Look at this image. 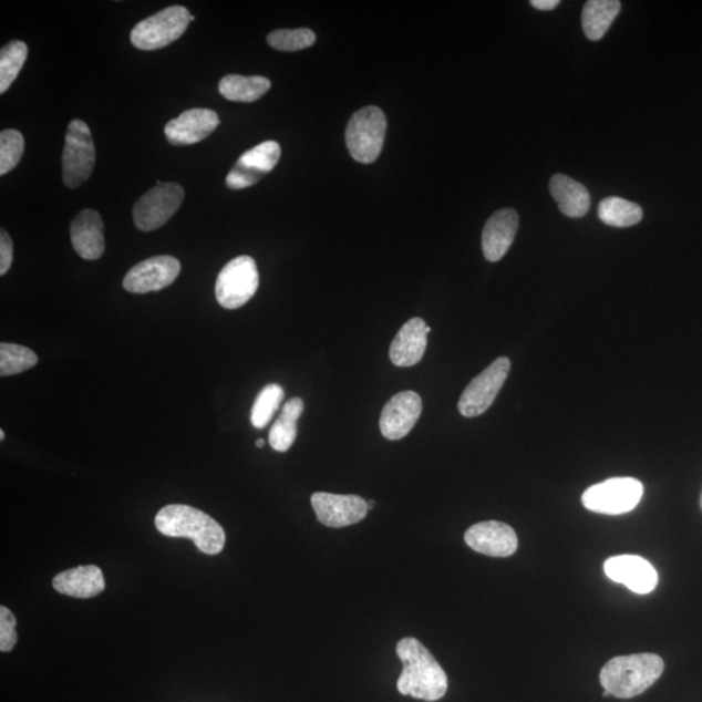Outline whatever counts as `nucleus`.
<instances>
[{
	"label": "nucleus",
	"instance_id": "1",
	"mask_svg": "<svg viewBox=\"0 0 702 702\" xmlns=\"http://www.w3.org/2000/svg\"><path fill=\"white\" fill-rule=\"evenodd\" d=\"M395 652L403 664L398 682L399 692L403 696L430 702L445 696L447 691L445 671L420 640L402 639Z\"/></svg>",
	"mask_w": 702,
	"mask_h": 702
},
{
	"label": "nucleus",
	"instance_id": "2",
	"mask_svg": "<svg viewBox=\"0 0 702 702\" xmlns=\"http://www.w3.org/2000/svg\"><path fill=\"white\" fill-rule=\"evenodd\" d=\"M155 526L168 537L189 539L205 555L215 556L226 545L224 528L210 515L186 505H168L156 514Z\"/></svg>",
	"mask_w": 702,
	"mask_h": 702
},
{
	"label": "nucleus",
	"instance_id": "3",
	"mask_svg": "<svg viewBox=\"0 0 702 702\" xmlns=\"http://www.w3.org/2000/svg\"><path fill=\"white\" fill-rule=\"evenodd\" d=\"M663 670V660L653 653L619 655L605 664L600 682L610 696L632 699L651 689Z\"/></svg>",
	"mask_w": 702,
	"mask_h": 702
},
{
	"label": "nucleus",
	"instance_id": "4",
	"mask_svg": "<svg viewBox=\"0 0 702 702\" xmlns=\"http://www.w3.org/2000/svg\"><path fill=\"white\" fill-rule=\"evenodd\" d=\"M196 18L183 6H172L138 22L131 33V42L138 50L153 51L177 41Z\"/></svg>",
	"mask_w": 702,
	"mask_h": 702
},
{
	"label": "nucleus",
	"instance_id": "5",
	"mask_svg": "<svg viewBox=\"0 0 702 702\" xmlns=\"http://www.w3.org/2000/svg\"><path fill=\"white\" fill-rule=\"evenodd\" d=\"M386 117L375 106L364 107L351 116L347 128L349 153L357 162L370 164L383 151Z\"/></svg>",
	"mask_w": 702,
	"mask_h": 702
},
{
	"label": "nucleus",
	"instance_id": "6",
	"mask_svg": "<svg viewBox=\"0 0 702 702\" xmlns=\"http://www.w3.org/2000/svg\"><path fill=\"white\" fill-rule=\"evenodd\" d=\"M259 273L256 260L248 256L237 257L224 266L215 283L216 300L221 308L237 310L256 296Z\"/></svg>",
	"mask_w": 702,
	"mask_h": 702
},
{
	"label": "nucleus",
	"instance_id": "7",
	"mask_svg": "<svg viewBox=\"0 0 702 702\" xmlns=\"http://www.w3.org/2000/svg\"><path fill=\"white\" fill-rule=\"evenodd\" d=\"M642 495L644 487L633 477H612L589 487L582 495L581 503L593 513L621 515L632 512L641 502Z\"/></svg>",
	"mask_w": 702,
	"mask_h": 702
},
{
	"label": "nucleus",
	"instance_id": "8",
	"mask_svg": "<svg viewBox=\"0 0 702 702\" xmlns=\"http://www.w3.org/2000/svg\"><path fill=\"white\" fill-rule=\"evenodd\" d=\"M95 164V146L89 126L76 118L66 130L63 152V182L76 189L89 180Z\"/></svg>",
	"mask_w": 702,
	"mask_h": 702
},
{
	"label": "nucleus",
	"instance_id": "9",
	"mask_svg": "<svg viewBox=\"0 0 702 702\" xmlns=\"http://www.w3.org/2000/svg\"><path fill=\"white\" fill-rule=\"evenodd\" d=\"M184 189L175 183L158 182L133 208V220L142 231H152L166 224L180 208Z\"/></svg>",
	"mask_w": 702,
	"mask_h": 702
},
{
	"label": "nucleus",
	"instance_id": "10",
	"mask_svg": "<svg viewBox=\"0 0 702 702\" xmlns=\"http://www.w3.org/2000/svg\"><path fill=\"white\" fill-rule=\"evenodd\" d=\"M510 368L509 358L502 357L476 376L461 395L460 413L466 417H475L487 412L503 390Z\"/></svg>",
	"mask_w": 702,
	"mask_h": 702
},
{
	"label": "nucleus",
	"instance_id": "11",
	"mask_svg": "<svg viewBox=\"0 0 702 702\" xmlns=\"http://www.w3.org/2000/svg\"><path fill=\"white\" fill-rule=\"evenodd\" d=\"M281 148L278 142L266 141L246 152L227 176V186L231 190L250 188L278 166Z\"/></svg>",
	"mask_w": 702,
	"mask_h": 702
},
{
	"label": "nucleus",
	"instance_id": "12",
	"mask_svg": "<svg viewBox=\"0 0 702 702\" xmlns=\"http://www.w3.org/2000/svg\"><path fill=\"white\" fill-rule=\"evenodd\" d=\"M311 505L321 525L331 528L357 525L369 513L368 502L354 495L317 492L311 496Z\"/></svg>",
	"mask_w": 702,
	"mask_h": 702
},
{
	"label": "nucleus",
	"instance_id": "13",
	"mask_svg": "<svg viewBox=\"0 0 702 702\" xmlns=\"http://www.w3.org/2000/svg\"><path fill=\"white\" fill-rule=\"evenodd\" d=\"M182 265L174 257L158 256L148 258L134 266L126 273L123 287L131 293L145 295L171 286L180 275Z\"/></svg>",
	"mask_w": 702,
	"mask_h": 702
},
{
	"label": "nucleus",
	"instance_id": "14",
	"mask_svg": "<svg viewBox=\"0 0 702 702\" xmlns=\"http://www.w3.org/2000/svg\"><path fill=\"white\" fill-rule=\"evenodd\" d=\"M423 412L421 395L413 391L400 392L385 403L380 415V431L392 442L409 435Z\"/></svg>",
	"mask_w": 702,
	"mask_h": 702
},
{
	"label": "nucleus",
	"instance_id": "15",
	"mask_svg": "<svg viewBox=\"0 0 702 702\" xmlns=\"http://www.w3.org/2000/svg\"><path fill=\"white\" fill-rule=\"evenodd\" d=\"M469 548L489 557L506 558L518 549V536L506 523L488 520L469 527L465 534Z\"/></svg>",
	"mask_w": 702,
	"mask_h": 702
},
{
	"label": "nucleus",
	"instance_id": "16",
	"mask_svg": "<svg viewBox=\"0 0 702 702\" xmlns=\"http://www.w3.org/2000/svg\"><path fill=\"white\" fill-rule=\"evenodd\" d=\"M603 571L610 580L621 582L638 595L651 593L659 585L654 567L639 556L611 557L603 564Z\"/></svg>",
	"mask_w": 702,
	"mask_h": 702
},
{
	"label": "nucleus",
	"instance_id": "17",
	"mask_svg": "<svg viewBox=\"0 0 702 702\" xmlns=\"http://www.w3.org/2000/svg\"><path fill=\"white\" fill-rule=\"evenodd\" d=\"M219 124V116L213 110L193 109L171 121L164 133L171 145L186 146L204 141Z\"/></svg>",
	"mask_w": 702,
	"mask_h": 702
},
{
	"label": "nucleus",
	"instance_id": "18",
	"mask_svg": "<svg viewBox=\"0 0 702 702\" xmlns=\"http://www.w3.org/2000/svg\"><path fill=\"white\" fill-rule=\"evenodd\" d=\"M519 228V216L513 208L493 214L485 224L482 246L485 259L498 261L505 257Z\"/></svg>",
	"mask_w": 702,
	"mask_h": 702
},
{
	"label": "nucleus",
	"instance_id": "19",
	"mask_svg": "<svg viewBox=\"0 0 702 702\" xmlns=\"http://www.w3.org/2000/svg\"><path fill=\"white\" fill-rule=\"evenodd\" d=\"M431 328L421 318L403 326L391 343V361L398 368H413L423 360Z\"/></svg>",
	"mask_w": 702,
	"mask_h": 702
},
{
	"label": "nucleus",
	"instance_id": "20",
	"mask_svg": "<svg viewBox=\"0 0 702 702\" xmlns=\"http://www.w3.org/2000/svg\"><path fill=\"white\" fill-rule=\"evenodd\" d=\"M71 241L82 259H100L106 246L101 215L95 210L81 211L71 224Z\"/></svg>",
	"mask_w": 702,
	"mask_h": 702
},
{
	"label": "nucleus",
	"instance_id": "21",
	"mask_svg": "<svg viewBox=\"0 0 702 702\" xmlns=\"http://www.w3.org/2000/svg\"><path fill=\"white\" fill-rule=\"evenodd\" d=\"M52 586L61 595L74 599H92L104 591L106 581L99 566L86 565L58 574Z\"/></svg>",
	"mask_w": 702,
	"mask_h": 702
},
{
	"label": "nucleus",
	"instance_id": "22",
	"mask_svg": "<svg viewBox=\"0 0 702 702\" xmlns=\"http://www.w3.org/2000/svg\"><path fill=\"white\" fill-rule=\"evenodd\" d=\"M549 189L556 199L559 211L570 218H582L591 206V197L585 185L565 175L551 177Z\"/></svg>",
	"mask_w": 702,
	"mask_h": 702
},
{
	"label": "nucleus",
	"instance_id": "23",
	"mask_svg": "<svg viewBox=\"0 0 702 702\" xmlns=\"http://www.w3.org/2000/svg\"><path fill=\"white\" fill-rule=\"evenodd\" d=\"M618 0H589L582 9V29L588 40L600 41L621 12Z\"/></svg>",
	"mask_w": 702,
	"mask_h": 702
},
{
	"label": "nucleus",
	"instance_id": "24",
	"mask_svg": "<svg viewBox=\"0 0 702 702\" xmlns=\"http://www.w3.org/2000/svg\"><path fill=\"white\" fill-rule=\"evenodd\" d=\"M302 399H291L282 407V412L276 420L268 436V442L276 452L286 453L295 444L297 438V422L303 413Z\"/></svg>",
	"mask_w": 702,
	"mask_h": 702
},
{
	"label": "nucleus",
	"instance_id": "25",
	"mask_svg": "<svg viewBox=\"0 0 702 702\" xmlns=\"http://www.w3.org/2000/svg\"><path fill=\"white\" fill-rule=\"evenodd\" d=\"M271 89V81L261 76L228 74L219 82V92L231 102L251 103L261 99Z\"/></svg>",
	"mask_w": 702,
	"mask_h": 702
},
{
	"label": "nucleus",
	"instance_id": "26",
	"mask_svg": "<svg viewBox=\"0 0 702 702\" xmlns=\"http://www.w3.org/2000/svg\"><path fill=\"white\" fill-rule=\"evenodd\" d=\"M642 208L633 202L619 198H605L599 206V218L610 227L627 228L637 226L642 219Z\"/></svg>",
	"mask_w": 702,
	"mask_h": 702
},
{
	"label": "nucleus",
	"instance_id": "27",
	"mask_svg": "<svg viewBox=\"0 0 702 702\" xmlns=\"http://www.w3.org/2000/svg\"><path fill=\"white\" fill-rule=\"evenodd\" d=\"M28 58L27 43L12 41L0 52V93L9 91Z\"/></svg>",
	"mask_w": 702,
	"mask_h": 702
},
{
	"label": "nucleus",
	"instance_id": "28",
	"mask_svg": "<svg viewBox=\"0 0 702 702\" xmlns=\"http://www.w3.org/2000/svg\"><path fill=\"white\" fill-rule=\"evenodd\" d=\"M37 363H39V357L29 348L7 342L0 345V375L3 378L18 375L34 368Z\"/></svg>",
	"mask_w": 702,
	"mask_h": 702
},
{
	"label": "nucleus",
	"instance_id": "29",
	"mask_svg": "<svg viewBox=\"0 0 702 702\" xmlns=\"http://www.w3.org/2000/svg\"><path fill=\"white\" fill-rule=\"evenodd\" d=\"M283 400V390L279 384H268L257 395L251 409V424L256 429H265L271 422Z\"/></svg>",
	"mask_w": 702,
	"mask_h": 702
},
{
	"label": "nucleus",
	"instance_id": "30",
	"mask_svg": "<svg viewBox=\"0 0 702 702\" xmlns=\"http://www.w3.org/2000/svg\"><path fill=\"white\" fill-rule=\"evenodd\" d=\"M316 41V33L308 28L281 29V31H275L267 37V42L272 49L287 52L311 48Z\"/></svg>",
	"mask_w": 702,
	"mask_h": 702
},
{
	"label": "nucleus",
	"instance_id": "31",
	"mask_svg": "<svg viewBox=\"0 0 702 702\" xmlns=\"http://www.w3.org/2000/svg\"><path fill=\"white\" fill-rule=\"evenodd\" d=\"M25 141L19 131L7 130L0 133V175L9 174L24 154Z\"/></svg>",
	"mask_w": 702,
	"mask_h": 702
},
{
	"label": "nucleus",
	"instance_id": "32",
	"mask_svg": "<svg viewBox=\"0 0 702 702\" xmlns=\"http://www.w3.org/2000/svg\"><path fill=\"white\" fill-rule=\"evenodd\" d=\"M17 618L9 608L0 607V652H11L18 644Z\"/></svg>",
	"mask_w": 702,
	"mask_h": 702
},
{
	"label": "nucleus",
	"instance_id": "33",
	"mask_svg": "<svg viewBox=\"0 0 702 702\" xmlns=\"http://www.w3.org/2000/svg\"><path fill=\"white\" fill-rule=\"evenodd\" d=\"M13 260V244L4 229L0 230V275L9 272Z\"/></svg>",
	"mask_w": 702,
	"mask_h": 702
},
{
	"label": "nucleus",
	"instance_id": "34",
	"mask_svg": "<svg viewBox=\"0 0 702 702\" xmlns=\"http://www.w3.org/2000/svg\"><path fill=\"white\" fill-rule=\"evenodd\" d=\"M558 4L559 0H531V6L540 11L555 10Z\"/></svg>",
	"mask_w": 702,
	"mask_h": 702
},
{
	"label": "nucleus",
	"instance_id": "35",
	"mask_svg": "<svg viewBox=\"0 0 702 702\" xmlns=\"http://www.w3.org/2000/svg\"><path fill=\"white\" fill-rule=\"evenodd\" d=\"M257 446L258 447H264L265 446V440L264 438H259L257 442Z\"/></svg>",
	"mask_w": 702,
	"mask_h": 702
},
{
	"label": "nucleus",
	"instance_id": "36",
	"mask_svg": "<svg viewBox=\"0 0 702 702\" xmlns=\"http://www.w3.org/2000/svg\"><path fill=\"white\" fill-rule=\"evenodd\" d=\"M4 437H6L4 431L0 430V440H2V442H3Z\"/></svg>",
	"mask_w": 702,
	"mask_h": 702
},
{
	"label": "nucleus",
	"instance_id": "37",
	"mask_svg": "<svg viewBox=\"0 0 702 702\" xmlns=\"http://www.w3.org/2000/svg\"><path fill=\"white\" fill-rule=\"evenodd\" d=\"M368 505H369V510H372L373 506H375V502H370L368 503Z\"/></svg>",
	"mask_w": 702,
	"mask_h": 702
},
{
	"label": "nucleus",
	"instance_id": "38",
	"mask_svg": "<svg viewBox=\"0 0 702 702\" xmlns=\"http://www.w3.org/2000/svg\"><path fill=\"white\" fill-rule=\"evenodd\" d=\"M701 509H702V496H701Z\"/></svg>",
	"mask_w": 702,
	"mask_h": 702
}]
</instances>
